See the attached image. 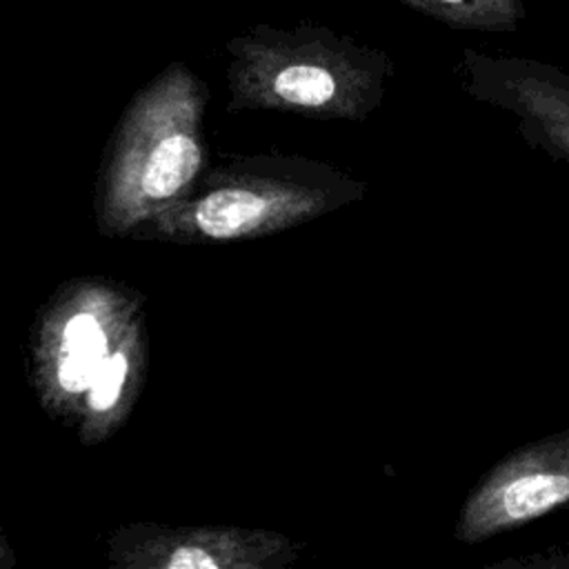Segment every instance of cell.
<instances>
[{
  "instance_id": "52a82bcc",
  "label": "cell",
  "mask_w": 569,
  "mask_h": 569,
  "mask_svg": "<svg viewBox=\"0 0 569 569\" xmlns=\"http://www.w3.org/2000/svg\"><path fill=\"white\" fill-rule=\"evenodd\" d=\"M469 98L516 116L520 138L569 164V73L525 56H491L462 49L458 60Z\"/></svg>"
},
{
  "instance_id": "6da1fadb",
  "label": "cell",
  "mask_w": 569,
  "mask_h": 569,
  "mask_svg": "<svg viewBox=\"0 0 569 569\" xmlns=\"http://www.w3.org/2000/svg\"><path fill=\"white\" fill-rule=\"evenodd\" d=\"M227 111H278L360 122L396 73L393 58L313 20L258 22L227 40Z\"/></svg>"
},
{
  "instance_id": "8992f818",
  "label": "cell",
  "mask_w": 569,
  "mask_h": 569,
  "mask_svg": "<svg viewBox=\"0 0 569 569\" xmlns=\"http://www.w3.org/2000/svg\"><path fill=\"white\" fill-rule=\"evenodd\" d=\"M302 547L269 529L129 522L111 531L107 562L113 569H284Z\"/></svg>"
},
{
  "instance_id": "7a4b0ae2",
  "label": "cell",
  "mask_w": 569,
  "mask_h": 569,
  "mask_svg": "<svg viewBox=\"0 0 569 569\" xmlns=\"http://www.w3.org/2000/svg\"><path fill=\"white\" fill-rule=\"evenodd\" d=\"M207 84L171 62L124 107L96 180V229L129 238L149 218L184 200L207 171Z\"/></svg>"
},
{
  "instance_id": "5b68a950",
  "label": "cell",
  "mask_w": 569,
  "mask_h": 569,
  "mask_svg": "<svg viewBox=\"0 0 569 569\" xmlns=\"http://www.w3.org/2000/svg\"><path fill=\"white\" fill-rule=\"evenodd\" d=\"M569 507V429L527 442L469 489L453 527L456 540L478 545Z\"/></svg>"
},
{
  "instance_id": "9c48e42d",
  "label": "cell",
  "mask_w": 569,
  "mask_h": 569,
  "mask_svg": "<svg viewBox=\"0 0 569 569\" xmlns=\"http://www.w3.org/2000/svg\"><path fill=\"white\" fill-rule=\"evenodd\" d=\"M496 567H522V569H569V553L562 551H553V553H538V556H525L518 560H505V562H496L491 565Z\"/></svg>"
},
{
  "instance_id": "277c9868",
  "label": "cell",
  "mask_w": 569,
  "mask_h": 569,
  "mask_svg": "<svg viewBox=\"0 0 569 569\" xmlns=\"http://www.w3.org/2000/svg\"><path fill=\"white\" fill-rule=\"evenodd\" d=\"M144 322V298L129 284L82 276L40 307L29 340V382L47 416L76 427L82 405Z\"/></svg>"
},
{
  "instance_id": "30bf717a",
  "label": "cell",
  "mask_w": 569,
  "mask_h": 569,
  "mask_svg": "<svg viewBox=\"0 0 569 569\" xmlns=\"http://www.w3.org/2000/svg\"><path fill=\"white\" fill-rule=\"evenodd\" d=\"M13 565H16V551H13V547L9 545L7 536L0 529V569H9Z\"/></svg>"
},
{
  "instance_id": "3957f363",
  "label": "cell",
  "mask_w": 569,
  "mask_h": 569,
  "mask_svg": "<svg viewBox=\"0 0 569 569\" xmlns=\"http://www.w3.org/2000/svg\"><path fill=\"white\" fill-rule=\"evenodd\" d=\"M367 184L338 167L287 153L229 156L191 193L129 238L220 244L273 236L362 200Z\"/></svg>"
},
{
  "instance_id": "ba28073f",
  "label": "cell",
  "mask_w": 569,
  "mask_h": 569,
  "mask_svg": "<svg viewBox=\"0 0 569 569\" xmlns=\"http://www.w3.org/2000/svg\"><path fill=\"white\" fill-rule=\"evenodd\" d=\"M449 29L458 31H516L527 18L525 0H396Z\"/></svg>"
}]
</instances>
